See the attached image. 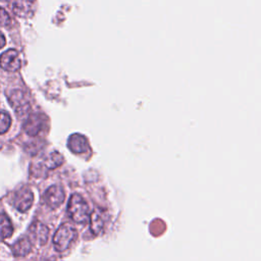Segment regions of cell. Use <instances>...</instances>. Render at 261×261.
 <instances>
[{
	"label": "cell",
	"mask_w": 261,
	"mask_h": 261,
	"mask_svg": "<svg viewBox=\"0 0 261 261\" xmlns=\"http://www.w3.org/2000/svg\"><path fill=\"white\" fill-rule=\"evenodd\" d=\"M5 43H6L5 37H4V35L0 32V48H2V47L5 45Z\"/></svg>",
	"instance_id": "e0dca14e"
},
{
	"label": "cell",
	"mask_w": 261,
	"mask_h": 261,
	"mask_svg": "<svg viewBox=\"0 0 261 261\" xmlns=\"http://www.w3.org/2000/svg\"><path fill=\"white\" fill-rule=\"evenodd\" d=\"M68 148L74 153H83L86 152L89 148L87 139L80 134H73L68 138L67 142Z\"/></svg>",
	"instance_id": "9c48e42d"
},
{
	"label": "cell",
	"mask_w": 261,
	"mask_h": 261,
	"mask_svg": "<svg viewBox=\"0 0 261 261\" xmlns=\"http://www.w3.org/2000/svg\"><path fill=\"white\" fill-rule=\"evenodd\" d=\"M44 201L50 208H57L64 201L63 190L58 186H51L44 194Z\"/></svg>",
	"instance_id": "8992f818"
},
{
	"label": "cell",
	"mask_w": 261,
	"mask_h": 261,
	"mask_svg": "<svg viewBox=\"0 0 261 261\" xmlns=\"http://www.w3.org/2000/svg\"><path fill=\"white\" fill-rule=\"evenodd\" d=\"M8 99L10 101L11 106L14 108L15 112L24 113L29 109V102L27 101L24 94L19 90H13L9 93Z\"/></svg>",
	"instance_id": "ba28073f"
},
{
	"label": "cell",
	"mask_w": 261,
	"mask_h": 261,
	"mask_svg": "<svg viewBox=\"0 0 261 261\" xmlns=\"http://www.w3.org/2000/svg\"><path fill=\"white\" fill-rule=\"evenodd\" d=\"M10 124H11L10 116L6 112L0 111V135L6 133Z\"/></svg>",
	"instance_id": "9a60e30c"
},
{
	"label": "cell",
	"mask_w": 261,
	"mask_h": 261,
	"mask_svg": "<svg viewBox=\"0 0 261 261\" xmlns=\"http://www.w3.org/2000/svg\"><path fill=\"white\" fill-rule=\"evenodd\" d=\"M13 227L11 224V221L9 218L3 214L0 213V238L6 239L12 234Z\"/></svg>",
	"instance_id": "7c38bea8"
},
{
	"label": "cell",
	"mask_w": 261,
	"mask_h": 261,
	"mask_svg": "<svg viewBox=\"0 0 261 261\" xmlns=\"http://www.w3.org/2000/svg\"><path fill=\"white\" fill-rule=\"evenodd\" d=\"M32 250V242L29 238L22 237L12 246V252L15 256H24Z\"/></svg>",
	"instance_id": "8fae6325"
},
{
	"label": "cell",
	"mask_w": 261,
	"mask_h": 261,
	"mask_svg": "<svg viewBox=\"0 0 261 261\" xmlns=\"http://www.w3.org/2000/svg\"><path fill=\"white\" fill-rule=\"evenodd\" d=\"M29 234L35 244L45 245L48 241L49 229L45 224L39 221H35L29 228Z\"/></svg>",
	"instance_id": "277c9868"
},
{
	"label": "cell",
	"mask_w": 261,
	"mask_h": 261,
	"mask_svg": "<svg viewBox=\"0 0 261 261\" xmlns=\"http://www.w3.org/2000/svg\"><path fill=\"white\" fill-rule=\"evenodd\" d=\"M77 232L70 224H62L59 226L54 234L53 243L58 252H63L69 248L71 243L75 240Z\"/></svg>",
	"instance_id": "7a4b0ae2"
},
{
	"label": "cell",
	"mask_w": 261,
	"mask_h": 261,
	"mask_svg": "<svg viewBox=\"0 0 261 261\" xmlns=\"http://www.w3.org/2000/svg\"><path fill=\"white\" fill-rule=\"evenodd\" d=\"M11 22H12V19L8 14V12L5 9L0 7V25L8 27L11 24Z\"/></svg>",
	"instance_id": "2e32d148"
},
{
	"label": "cell",
	"mask_w": 261,
	"mask_h": 261,
	"mask_svg": "<svg viewBox=\"0 0 261 261\" xmlns=\"http://www.w3.org/2000/svg\"><path fill=\"white\" fill-rule=\"evenodd\" d=\"M44 121H45V118L43 117L42 114L33 113L27 118V120L23 124V129L30 136H36L42 129V127L44 125Z\"/></svg>",
	"instance_id": "52a82bcc"
},
{
	"label": "cell",
	"mask_w": 261,
	"mask_h": 261,
	"mask_svg": "<svg viewBox=\"0 0 261 261\" xmlns=\"http://www.w3.org/2000/svg\"><path fill=\"white\" fill-rule=\"evenodd\" d=\"M90 228L94 234H99L104 225V218L101 209L95 208L90 214Z\"/></svg>",
	"instance_id": "30bf717a"
},
{
	"label": "cell",
	"mask_w": 261,
	"mask_h": 261,
	"mask_svg": "<svg viewBox=\"0 0 261 261\" xmlns=\"http://www.w3.org/2000/svg\"><path fill=\"white\" fill-rule=\"evenodd\" d=\"M21 62L18 52L14 49H9L0 56V66L8 71H16L20 68Z\"/></svg>",
	"instance_id": "3957f363"
},
{
	"label": "cell",
	"mask_w": 261,
	"mask_h": 261,
	"mask_svg": "<svg viewBox=\"0 0 261 261\" xmlns=\"http://www.w3.org/2000/svg\"><path fill=\"white\" fill-rule=\"evenodd\" d=\"M34 196L30 189L22 188L14 196V206L19 212H25L33 204Z\"/></svg>",
	"instance_id": "5b68a950"
},
{
	"label": "cell",
	"mask_w": 261,
	"mask_h": 261,
	"mask_svg": "<svg viewBox=\"0 0 261 261\" xmlns=\"http://www.w3.org/2000/svg\"><path fill=\"white\" fill-rule=\"evenodd\" d=\"M29 7H30V3L27 2V0L15 1L12 5L14 13L21 15V16H23L29 11Z\"/></svg>",
	"instance_id": "4fadbf2b"
},
{
	"label": "cell",
	"mask_w": 261,
	"mask_h": 261,
	"mask_svg": "<svg viewBox=\"0 0 261 261\" xmlns=\"http://www.w3.org/2000/svg\"><path fill=\"white\" fill-rule=\"evenodd\" d=\"M3 1H7V0H3Z\"/></svg>",
	"instance_id": "ac0fdd59"
},
{
	"label": "cell",
	"mask_w": 261,
	"mask_h": 261,
	"mask_svg": "<svg viewBox=\"0 0 261 261\" xmlns=\"http://www.w3.org/2000/svg\"><path fill=\"white\" fill-rule=\"evenodd\" d=\"M62 162H63V157L61 156V154H59L57 152H53L49 156L48 160L46 161V165H47L48 168L53 169V168H56L57 166L61 165Z\"/></svg>",
	"instance_id": "5bb4252c"
},
{
	"label": "cell",
	"mask_w": 261,
	"mask_h": 261,
	"mask_svg": "<svg viewBox=\"0 0 261 261\" xmlns=\"http://www.w3.org/2000/svg\"><path fill=\"white\" fill-rule=\"evenodd\" d=\"M67 212L69 217L77 223H86L90 219V210L85 199L79 195L73 194L67 204Z\"/></svg>",
	"instance_id": "6da1fadb"
}]
</instances>
